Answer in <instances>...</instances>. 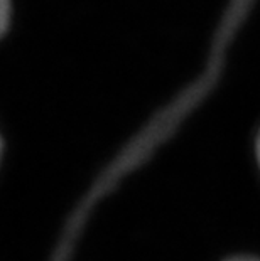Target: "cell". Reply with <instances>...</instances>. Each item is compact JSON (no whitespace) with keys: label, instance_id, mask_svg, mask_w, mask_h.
<instances>
[{"label":"cell","instance_id":"1","mask_svg":"<svg viewBox=\"0 0 260 261\" xmlns=\"http://www.w3.org/2000/svg\"><path fill=\"white\" fill-rule=\"evenodd\" d=\"M10 22V4L9 0H0V37L7 31Z\"/></svg>","mask_w":260,"mask_h":261},{"label":"cell","instance_id":"2","mask_svg":"<svg viewBox=\"0 0 260 261\" xmlns=\"http://www.w3.org/2000/svg\"><path fill=\"white\" fill-rule=\"evenodd\" d=\"M228 261H260V259L252 258V256H235V258H230Z\"/></svg>","mask_w":260,"mask_h":261},{"label":"cell","instance_id":"3","mask_svg":"<svg viewBox=\"0 0 260 261\" xmlns=\"http://www.w3.org/2000/svg\"><path fill=\"white\" fill-rule=\"evenodd\" d=\"M257 157H258V162H260V137H258V142H257Z\"/></svg>","mask_w":260,"mask_h":261},{"label":"cell","instance_id":"4","mask_svg":"<svg viewBox=\"0 0 260 261\" xmlns=\"http://www.w3.org/2000/svg\"><path fill=\"white\" fill-rule=\"evenodd\" d=\"M0 159H2V140H0Z\"/></svg>","mask_w":260,"mask_h":261}]
</instances>
